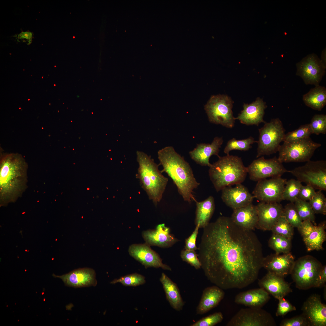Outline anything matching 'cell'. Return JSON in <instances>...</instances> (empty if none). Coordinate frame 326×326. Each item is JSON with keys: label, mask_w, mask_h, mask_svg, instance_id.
<instances>
[{"label": "cell", "mask_w": 326, "mask_h": 326, "mask_svg": "<svg viewBox=\"0 0 326 326\" xmlns=\"http://www.w3.org/2000/svg\"><path fill=\"white\" fill-rule=\"evenodd\" d=\"M203 229L198 255L209 279L225 289H243L254 282L264 257L261 244L253 231L224 216Z\"/></svg>", "instance_id": "1"}, {"label": "cell", "mask_w": 326, "mask_h": 326, "mask_svg": "<svg viewBox=\"0 0 326 326\" xmlns=\"http://www.w3.org/2000/svg\"><path fill=\"white\" fill-rule=\"evenodd\" d=\"M28 165L18 153L2 154L0 162V206L14 203L27 187Z\"/></svg>", "instance_id": "2"}, {"label": "cell", "mask_w": 326, "mask_h": 326, "mask_svg": "<svg viewBox=\"0 0 326 326\" xmlns=\"http://www.w3.org/2000/svg\"><path fill=\"white\" fill-rule=\"evenodd\" d=\"M158 155L159 164L163 168L162 172H165L172 179L184 200L189 203L195 201L193 190L200 184L195 178L189 163L171 146L159 150Z\"/></svg>", "instance_id": "3"}, {"label": "cell", "mask_w": 326, "mask_h": 326, "mask_svg": "<svg viewBox=\"0 0 326 326\" xmlns=\"http://www.w3.org/2000/svg\"><path fill=\"white\" fill-rule=\"evenodd\" d=\"M136 159L139 167L136 177L149 199L156 206L162 198L168 178L162 174L161 171L158 169V165L145 153L138 151Z\"/></svg>", "instance_id": "4"}, {"label": "cell", "mask_w": 326, "mask_h": 326, "mask_svg": "<svg viewBox=\"0 0 326 326\" xmlns=\"http://www.w3.org/2000/svg\"><path fill=\"white\" fill-rule=\"evenodd\" d=\"M209 170L210 180L217 192L225 187L241 184L248 174L241 157L230 155L218 157Z\"/></svg>", "instance_id": "5"}, {"label": "cell", "mask_w": 326, "mask_h": 326, "mask_svg": "<svg viewBox=\"0 0 326 326\" xmlns=\"http://www.w3.org/2000/svg\"><path fill=\"white\" fill-rule=\"evenodd\" d=\"M323 266L310 255L300 257L295 261L290 274L296 287L306 290L317 287L319 275Z\"/></svg>", "instance_id": "6"}, {"label": "cell", "mask_w": 326, "mask_h": 326, "mask_svg": "<svg viewBox=\"0 0 326 326\" xmlns=\"http://www.w3.org/2000/svg\"><path fill=\"white\" fill-rule=\"evenodd\" d=\"M259 132L257 158L278 152L285 134V129L280 119L274 118L270 122H265Z\"/></svg>", "instance_id": "7"}, {"label": "cell", "mask_w": 326, "mask_h": 326, "mask_svg": "<svg viewBox=\"0 0 326 326\" xmlns=\"http://www.w3.org/2000/svg\"><path fill=\"white\" fill-rule=\"evenodd\" d=\"M233 103L226 95L212 96L204 107L209 121L227 128H232L236 120L232 111Z\"/></svg>", "instance_id": "8"}, {"label": "cell", "mask_w": 326, "mask_h": 326, "mask_svg": "<svg viewBox=\"0 0 326 326\" xmlns=\"http://www.w3.org/2000/svg\"><path fill=\"white\" fill-rule=\"evenodd\" d=\"M321 146V144L314 142L310 137L283 142L278 151V158L282 163L307 162Z\"/></svg>", "instance_id": "9"}, {"label": "cell", "mask_w": 326, "mask_h": 326, "mask_svg": "<svg viewBox=\"0 0 326 326\" xmlns=\"http://www.w3.org/2000/svg\"><path fill=\"white\" fill-rule=\"evenodd\" d=\"M301 182L311 186L315 190H326V161L306 162L304 165L288 171Z\"/></svg>", "instance_id": "10"}, {"label": "cell", "mask_w": 326, "mask_h": 326, "mask_svg": "<svg viewBox=\"0 0 326 326\" xmlns=\"http://www.w3.org/2000/svg\"><path fill=\"white\" fill-rule=\"evenodd\" d=\"M247 172L251 180L258 181L268 177H281L288 172L282 163L274 157L268 159L263 156L254 160L248 167Z\"/></svg>", "instance_id": "11"}, {"label": "cell", "mask_w": 326, "mask_h": 326, "mask_svg": "<svg viewBox=\"0 0 326 326\" xmlns=\"http://www.w3.org/2000/svg\"><path fill=\"white\" fill-rule=\"evenodd\" d=\"M228 326H274L276 324L271 315L261 308L240 309L227 323Z\"/></svg>", "instance_id": "12"}, {"label": "cell", "mask_w": 326, "mask_h": 326, "mask_svg": "<svg viewBox=\"0 0 326 326\" xmlns=\"http://www.w3.org/2000/svg\"><path fill=\"white\" fill-rule=\"evenodd\" d=\"M287 180L281 177L265 179L257 181L252 195L260 202L280 203Z\"/></svg>", "instance_id": "13"}, {"label": "cell", "mask_w": 326, "mask_h": 326, "mask_svg": "<svg viewBox=\"0 0 326 326\" xmlns=\"http://www.w3.org/2000/svg\"><path fill=\"white\" fill-rule=\"evenodd\" d=\"M296 75L306 85H319L325 73L326 64L314 54H309L296 64Z\"/></svg>", "instance_id": "14"}, {"label": "cell", "mask_w": 326, "mask_h": 326, "mask_svg": "<svg viewBox=\"0 0 326 326\" xmlns=\"http://www.w3.org/2000/svg\"><path fill=\"white\" fill-rule=\"evenodd\" d=\"M256 206L258 216L256 228L263 231L271 230L283 215V208L280 203L260 202Z\"/></svg>", "instance_id": "15"}, {"label": "cell", "mask_w": 326, "mask_h": 326, "mask_svg": "<svg viewBox=\"0 0 326 326\" xmlns=\"http://www.w3.org/2000/svg\"><path fill=\"white\" fill-rule=\"evenodd\" d=\"M295 261L294 257L290 252L272 254L264 257L262 267L268 272L284 278L290 274Z\"/></svg>", "instance_id": "16"}, {"label": "cell", "mask_w": 326, "mask_h": 326, "mask_svg": "<svg viewBox=\"0 0 326 326\" xmlns=\"http://www.w3.org/2000/svg\"><path fill=\"white\" fill-rule=\"evenodd\" d=\"M302 309L310 326H326V305L321 302L319 295L310 296L304 303Z\"/></svg>", "instance_id": "17"}, {"label": "cell", "mask_w": 326, "mask_h": 326, "mask_svg": "<svg viewBox=\"0 0 326 326\" xmlns=\"http://www.w3.org/2000/svg\"><path fill=\"white\" fill-rule=\"evenodd\" d=\"M226 187L222 190L221 198L228 206L233 209L252 203L254 197L241 184Z\"/></svg>", "instance_id": "18"}, {"label": "cell", "mask_w": 326, "mask_h": 326, "mask_svg": "<svg viewBox=\"0 0 326 326\" xmlns=\"http://www.w3.org/2000/svg\"><path fill=\"white\" fill-rule=\"evenodd\" d=\"M128 251L130 255L146 267H161L171 270L168 266L163 264L158 255L147 244H133L129 247Z\"/></svg>", "instance_id": "19"}, {"label": "cell", "mask_w": 326, "mask_h": 326, "mask_svg": "<svg viewBox=\"0 0 326 326\" xmlns=\"http://www.w3.org/2000/svg\"><path fill=\"white\" fill-rule=\"evenodd\" d=\"M53 276L60 278L65 285L75 288L95 286L97 284L96 273L92 269L79 268L61 276Z\"/></svg>", "instance_id": "20"}, {"label": "cell", "mask_w": 326, "mask_h": 326, "mask_svg": "<svg viewBox=\"0 0 326 326\" xmlns=\"http://www.w3.org/2000/svg\"><path fill=\"white\" fill-rule=\"evenodd\" d=\"M267 107L263 99L258 97L251 103L244 104L243 109L235 118L236 120H238L241 123L246 125L258 126L261 123L265 122L263 117Z\"/></svg>", "instance_id": "21"}, {"label": "cell", "mask_w": 326, "mask_h": 326, "mask_svg": "<svg viewBox=\"0 0 326 326\" xmlns=\"http://www.w3.org/2000/svg\"><path fill=\"white\" fill-rule=\"evenodd\" d=\"M258 284L260 288L278 300L292 292L289 284L284 278L269 272L259 280Z\"/></svg>", "instance_id": "22"}, {"label": "cell", "mask_w": 326, "mask_h": 326, "mask_svg": "<svg viewBox=\"0 0 326 326\" xmlns=\"http://www.w3.org/2000/svg\"><path fill=\"white\" fill-rule=\"evenodd\" d=\"M223 142L222 137H216L211 144L201 143L197 145L189 152L191 158L197 163L202 166L210 167V158L213 155L219 156V149Z\"/></svg>", "instance_id": "23"}, {"label": "cell", "mask_w": 326, "mask_h": 326, "mask_svg": "<svg viewBox=\"0 0 326 326\" xmlns=\"http://www.w3.org/2000/svg\"><path fill=\"white\" fill-rule=\"evenodd\" d=\"M142 235L147 245L163 248L170 247L179 241L164 224L158 225L154 230L144 231Z\"/></svg>", "instance_id": "24"}, {"label": "cell", "mask_w": 326, "mask_h": 326, "mask_svg": "<svg viewBox=\"0 0 326 326\" xmlns=\"http://www.w3.org/2000/svg\"><path fill=\"white\" fill-rule=\"evenodd\" d=\"M231 218L238 226L253 231L256 228L258 216L256 206L252 203L233 209Z\"/></svg>", "instance_id": "25"}, {"label": "cell", "mask_w": 326, "mask_h": 326, "mask_svg": "<svg viewBox=\"0 0 326 326\" xmlns=\"http://www.w3.org/2000/svg\"><path fill=\"white\" fill-rule=\"evenodd\" d=\"M269 293L260 288L241 292L235 296V302L251 308H261L270 298Z\"/></svg>", "instance_id": "26"}, {"label": "cell", "mask_w": 326, "mask_h": 326, "mask_svg": "<svg viewBox=\"0 0 326 326\" xmlns=\"http://www.w3.org/2000/svg\"><path fill=\"white\" fill-rule=\"evenodd\" d=\"M224 296V292L218 286H213L206 288L197 308V313L201 314L209 311L216 306Z\"/></svg>", "instance_id": "27"}, {"label": "cell", "mask_w": 326, "mask_h": 326, "mask_svg": "<svg viewBox=\"0 0 326 326\" xmlns=\"http://www.w3.org/2000/svg\"><path fill=\"white\" fill-rule=\"evenodd\" d=\"M325 222L318 225H314L305 235L302 236L307 250L318 251L323 249V244L325 241Z\"/></svg>", "instance_id": "28"}, {"label": "cell", "mask_w": 326, "mask_h": 326, "mask_svg": "<svg viewBox=\"0 0 326 326\" xmlns=\"http://www.w3.org/2000/svg\"><path fill=\"white\" fill-rule=\"evenodd\" d=\"M196 203V208L195 223L196 226L199 228H203L209 223L215 210L214 199L212 196H209L205 200Z\"/></svg>", "instance_id": "29"}, {"label": "cell", "mask_w": 326, "mask_h": 326, "mask_svg": "<svg viewBox=\"0 0 326 326\" xmlns=\"http://www.w3.org/2000/svg\"><path fill=\"white\" fill-rule=\"evenodd\" d=\"M160 280L162 285L167 299L171 306L177 310H181L184 303L176 284L163 273Z\"/></svg>", "instance_id": "30"}, {"label": "cell", "mask_w": 326, "mask_h": 326, "mask_svg": "<svg viewBox=\"0 0 326 326\" xmlns=\"http://www.w3.org/2000/svg\"><path fill=\"white\" fill-rule=\"evenodd\" d=\"M305 104L314 110L321 111L326 104V88L323 86H316L303 96Z\"/></svg>", "instance_id": "31"}, {"label": "cell", "mask_w": 326, "mask_h": 326, "mask_svg": "<svg viewBox=\"0 0 326 326\" xmlns=\"http://www.w3.org/2000/svg\"><path fill=\"white\" fill-rule=\"evenodd\" d=\"M291 240L282 236L273 234L268 241V245L276 254L290 252Z\"/></svg>", "instance_id": "32"}, {"label": "cell", "mask_w": 326, "mask_h": 326, "mask_svg": "<svg viewBox=\"0 0 326 326\" xmlns=\"http://www.w3.org/2000/svg\"><path fill=\"white\" fill-rule=\"evenodd\" d=\"M256 142H257V141L255 140L252 136L241 140H237L233 138L228 142L224 152L226 155H228L229 152L233 150L247 151L252 147L251 145Z\"/></svg>", "instance_id": "33"}, {"label": "cell", "mask_w": 326, "mask_h": 326, "mask_svg": "<svg viewBox=\"0 0 326 326\" xmlns=\"http://www.w3.org/2000/svg\"><path fill=\"white\" fill-rule=\"evenodd\" d=\"M301 183L298 180L293 179L287 181L282 194L283 200L294 203L298 199L302 185Z\"/></svg>", "instance_id": "34"}, {"label": "cell", "mask_w": 326, "mask_h": 326, "mask_svg": "<svg viewBox=\"0 0 326 326\" xmlns=\"http://www.w3.org/2000/svg\"><path fill=\"white\" fill-rule=\"evenodd\" d=\"M294 204L298 214L302 221L309 220L316 225L315 213L308 202L297 199Z\"/></svg>", "instance_id": "35"}, {"label": "cell", "mask_w": 326, "mask_h": 326, "mask_svg": "<svg viewBox=\"0 0 326 326\" xmlns=\"http://www.w3.org/2000/svg\"><path fill=\"white\" fill-rule=\"evenodd\" d=\"M293 228L283 215L280 217L271 230L273 234L280 235L291 240L294 234Z\"/></svg>", "instance_id": "36"}, {"label": "cell", "mask_w": 326, "mask_h": 326, "mask_svg": "<svg viewBox=\"0 0 326 326\" xmlns=\"http://www.w3.org/2000/svg\"><path fill=\"white\" fill-rule=\"evenodd\" d=\"M283 216L293 228H298L301 225L302 221L298 214L294 203L290 202L285 206Z\"/></svg>", "instance_id": "37"}, {"label": "cell", "mask_w": 326, "mask_h": 326, "mask_svg": "<svg viewBox=\"0 0 326 326\" xmlns=\"http://www.w3.org/2000/svg\"><path fill=\"white\" fill-rule=\"evenodd\" d=\"M313 134L309 123L300 126L297 129L285 134L283 142L300 139L310 137Z\"/></svg>", "instance_id": "38"}, {"label": "cell", "mask_w": 326, "mask_h": 326, "mask_svg": "<svg viewBox=\"0 0 326 326\" xmlns=\"http://www.w3.org/2000/svg\"><path fill=\"white\" fill-rule=\"evenodd\" d=\"M319 190L316 192L314 196L309 201V203L315 214H326V198L322 191Z\"/></svg>", "instance_id": "39"}, {"label": "cell", "mask_w": 326, "mask_h": 326, "mask_svg": "<svg viewBox=\"0 0 326 326\" xmlns=\"http://www.w3.org/2000/svg\"><path fill=\"white\" fill-rule=\"evenodd\" d=\"M145 282V277L140 274L134 273L122 276L114 279L110 282L112 284L120 283L126 286H136L144 284Z\"/></svg>", "instance_id": "40"}, {"label": "cell", "mask_w": 326, "mask_h": 326, "mask_svg": "<svg viewBox=\"0 0 326 326\" xmlns=\"http://www.w3.org/2000/svg\"><path fill=\"white\" fill-rule=\"evenodd\" d=\"M313 134L318 135L326 133V115L315 114L309 123Z\"/></svg>", "instance_id": "41"}, {"label": "cell", "mask_w": 326, "mask_h": 326, "mask_svg": "<svg viewBox=\"0 0 326 326\" xmlns=\"http://www.w3.org/2000/svg\"><path fill=\"white\" fill-rule=\"evenodd\" d=\"M223 318V315L221 312H216L202 318L191 326H213L220 322Z\"/></svg>", "instance_id": "42"}, {"label": "cell", "mask_w": 326, "mask_h": 326, "mask_svg": "<svg viewBox=\"0 0 326 326\" xmlns=\"http://www.w3.org/2000/svg\"><path fill=\"white\" fill-rule=\"evenodd\" d=\"M181 257L182 260L196 269L200 268L201 266V263L198 257V255L195 251L185 249L182 250L181 252Z\"/></svg>", "instance_id": "43"}, {"label": "cell", "mask_w": 326, "mask_h": 326, "mask_svg": "<svg viewBox=\"0 0 326 326\" xmlns=\"http://www.w3.org/2000/svg\"><path fill=\"white\" fill-rule=\"evenodd\" d=\"M280 326H310V324L302 314L290 318L282 320L280 324Z\"/></svg>", "instance_id": "44"}, {"label": "cell", "mask_w": 326, "mask_h": 326, "mask_svg": "<svg viewBox=\"0 0 326 326\" xmlns=\"http://www.w3.org/2000/svg\"><path fill=\"white\" fill-rule=\"evenodd\" d=\"M278 300L279 303L276 313V316H284L288 313L296 310V307L285 299L284 298Z\"/></svg>", "instance_id": "45"}, {"label": "cell", "mask_w": 326, "mask_h": 326, "mask_svg": "<svg viewBox=\"0 0 326 326\" xmlns=\"http://www.w3.org/2000/svg\"><path fill=\"white\" fill-rule=\"evenodd\" d=\"M315 193V189L311 186L308 184L305 186L302 185L299 193L298 199L304 201H309L314 196Z\"/></svg>", "instance_id": "46"}, {"label": "cell", "mask_w": 326, "mask_h": 326, "mask_svg": "<svg viewBox=\"0 0 326 326\" xmlns=\"http://www.w3.org/2000/svg\"><path fill=\"white\" fill-rule=\"evenodd\" d=\"M199 229V226H196L194 231L191 235L186 239L185 246V249L195 251L198 249L196 245V241Z\"/></svg>", "instance_id": "47"}, {"label": "cell", "mask_w": 326, "mask_h": 326, "mask_svg": "<svg viewBox=\"0 0 326 326\" xmlns=\"http://www.w3.org/2000/svg\"><path fill=\"white\" fill-rule=\"evenodd\" d=\"M326 282V266H323L320 272L317 287L320 288L324 286Z\"/></svg>", "instance_id": "48"}, {"label": "cell", "mask_w": 326, "mask_h": 326, "mask_svg": "<svg viewBox=\"0 0 326 326\" xmlns=\"http://www.w3.org/2000/svg\"><path fill=\"white\" fill-rule=\"evenodd\" d=\"M33 33L28 31L23 32L19 34L18 36L19 39H26L29 43H30L33 37Z\"/></svg>", "instance_id": "49"}]
</instances>
